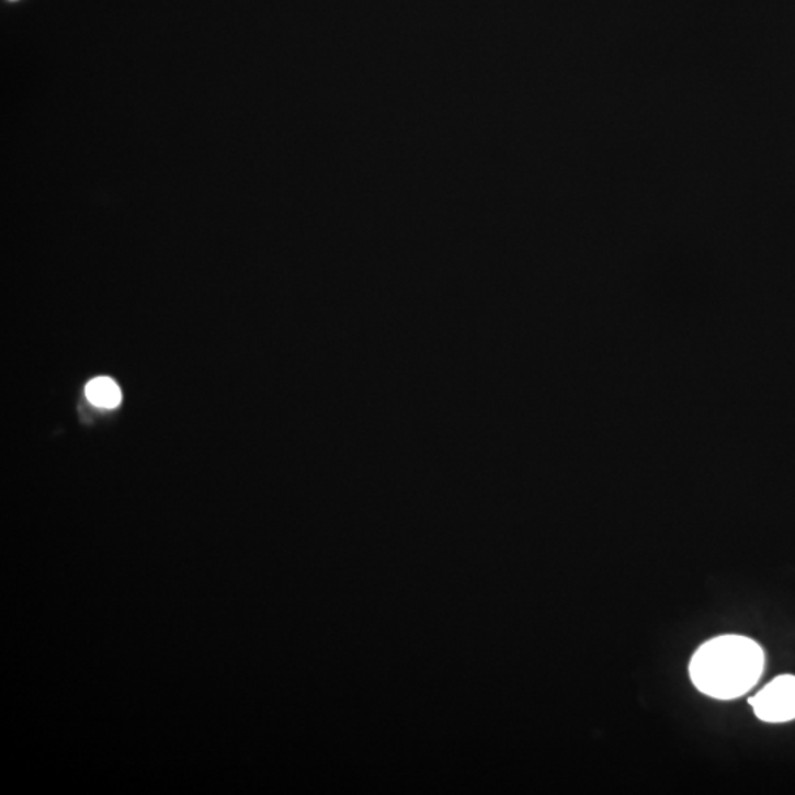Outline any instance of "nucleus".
<instances>
[{
	"label": "nucleus",
	"mask_w": 795,
	"mask_h": 795,
	"mask_svg": "<svg viewBox=\"0 0 795 795\" xmlns=\"http://www.w3.org/2000/svg\"><path fill=\"white\" fill-rule=\"evenodd\" d=\"M763 648L742 635H720L695 651L690 677L700 693L734 700L751 691L762 678Z\"/></svg>",
	"instance_id": "f257e3e1"
},
{
	"label": "nucleus",
	"mask_w": 795,
	"mask_h": 795,
	"mask_svg": "<svg viewBox=\"0 0 795 795\" xmlns=\"http://www.w3.org/2000/svg\"><path fill=\"white\" fill-rule=\"evenodd\" d=\"M751 707L760 720L784 724L795 719V677L782 674L769 682L750 699Z\"/></svg>",
	"instance_id": "f03ea898"
},
{
	"label": "nucleus",
	"mask_w": 795,
	"mask_h": 795,
	"mask_svg": "<svg viewBox=\"0 0 795 795\" xmlns=\"http://www.w3.org/2000/svg\"><path fill=\"white\" fill-rule=\"evenodd\" d=\"M86 397L93 406L115 408L122 402V390L110 377H96L86 386Z\"/></svg>",
	"instance_id": "7ed1b4c3"
}]
</instances>
